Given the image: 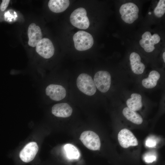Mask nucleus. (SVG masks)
<instances>
[{"label":"nucleus","mask_w":165,"mask_h":165,"mask_svg":"<svg viewBox=\"0 0 165 165\" xmlns=\"http://www.w3.org/2000/svg\"><path fill=\"white\" fill-rule=\"evenodd\" d=\"M92 75L86 72L70 74V101L77 103H90L97 92Z\"/></svg>","instance_id":"obj_1"},{"label":"nucleus","mask_w":165,"mask_h":165,"mask_svg":"<svg viewBox=\"0 0 165 165\" xmlns=\"http://www.w3.org/2000/svg\"><path fill=\"white\" fill-rule=\"evenodd\" d=\"M70 76L67 73L59 75L46 84L44 93L47 100L57 103L70 101Z\"/></svg>","instance_id":"obj_2"},{"label":"nucleus","mask_w":165,"mask_h":165,"mask_svg":"<svg viewBox=\"0 0 165 165\" xmlns=\"http://www.w3.org/2000/svg\"><path fill=\"white\" fill-rule=\"evenodd\" d=\"M97 90L101 93L108 92L111 84L110 73L105 70H100L92 75Z\"/></svg>","instance_id":"obj_3"},{"label":"nucleus","mask_w":165,"mask_h":165,"mask_svg":"<svg viewBox=\"0 0 165 165\" xmlns=\"http://www.w3.org/2000/svg\"><path fill=\"white\" fill-rule=\"evenodd\" d=\"M74 46L76 50L83 51L90 48L94 44L92 35L88 32L83 31H79L73 36Z\"/></svg>","instance_id":"obj_4"},{"label":"nucleus","mask_w":165,"mask_h":165,"mask_svg":"<svg viewBox=\"0 0 165 165\" xmlns=\"http://www.w3.org/2000/svg\"><path fill=\"white\" fill-rule=\"evenodd\" d=\"M70 21L73 26L80 29H86L90 25L86 11L83 8H77L72 12L70 16Z\"/></svg>","instance_id":"obj_5"},{"label":"nucleus","mask_w":165,"mask_h":165,"mask_svg":"<svg viewBox=\"0 0 165 165\" xmlns=\"http://www.w3.org/2000/svg\"><path fill=\"white\" fill-rule=\"evenodd\" d=\"M119 12L122 19L127 23H133L138 17L139 9L136 4L132 2L123 4Z\"/></svg>","instance_id":"obj_6"},{"label":"nucleus","mask_w":165,"mask_h":165,"mask_svg":"<svg viewBox=\"0 0 165 165\" xmlns=\"http://www.w3.org/2000/svg\"><path fill=\"white\" fill-rule=\"evenodd\" d=\"M80 139L88 149L93 151L100 150V140L98 135L94 132L90 130L84 131L81 134Z\"/></svg>","instance_id":"obj_7"},{"label":"nucleus","mask_w":165,"mask_h":165,"mask_svg":"<svg viewBox=\"0 0 165 165\" xmlns=\"http://www.w3.org/2000/svg\"><path fill=\"white\" fill-rule=\"evenodd\" d=\"M37 53L41 57L49 59L54 55V48L51 41L49 38H42L37 43L36 46Z\"/></svg>","instance_id":"obj_8"},{"label":"nucleus","mask_w":165,"mask_h":165,"mask_svg":"<svg viewBox=\"0 0 165 165\" xmlns=\"http://www.w3.org/2000/svg\"><path fill=\"white\" fill-rule=\"evenodd\" d=\"M69 101L57 103L53 105L51 112L54 116L65 118L70 117L73 112V109Z\"/></svg>","instance_id":"obj_9"},{"label":"nucleus","mask_w":165,"mask_h":165,"mask_svg":"<svg viewBox=\"0 0 165 165\" xmlns=\"http://www.w3.org/2000/svg\"><path fill=\"white\" fill-rule=\"evenodd\" d=\"M160 40V38L157 34L152 35L150 32L147 31L142 35L139 44L145 51L149 53L155 49L154 45L159 43Z\"/></svg>","instance_id":"obj_10"},{"label":"nucleus","mask_w":165,"mask_h":165,"mask_svg":"<svg viewBox=\"0 0 165 165\" xmlns=\"http://www.w3.org/2000/svg\"><path fill=\"white\" fill-rule=\"evenodd\" d=\"M118 139L120 146L124 148L138 145L136 138L130 130L127 129H123L119 132Z\"/></svg>","instance_id":"obj_11"},{"label":"nucleus","mask_w":165,"mask_h":165,"mask_svg":"<svg viewBox=\"0 0 165 165\" xmlns=\"http://www.w3.org/2000/svg\"><path fill=\"white\" fill-rule=\"evenodd\" d=\"M38 150V147L36 142H29L20 152L19 154L20 158L24 162H29L34 159Z\"/></svg>","instance_id":"obj_12"},{"label":"nucleus","mask_w":165,"mask_h":165,"mask_svg":"<svg viewBox=\"0 0 165 165\" xmlns=\"http://www.w3.org/2000/svg\"><path fill=\"white\" fill-rule=\"evenodd\" d=\"M28 35L29 38L28 44L32 47L36 46L42 38V34L40 28L34 23L29 25Z\"/></svg>","instance_id":"obj_13"},{"label":"nucleus","mask_w":165,"mask_h":165,"mask_svg":"<svg viewBox=\"0 0 165 165\" xmlns=\"http://www.w3.org/2000/svg\"><path fill=\"white\" fill-rule=\"evenodd\" d=\"M130 60L133 72L137 75L142 74L145 69V66L141 62L140 55L136 52H132L130 54Z\"/></svg>","instance_id":"obj_14"},{"label":"nucleus","mask_w":165,"mask_h":165,"mask_svg":"<svg viewBox=\"0 0 165 165\" xmlns=\"http://www.w3.org/2000/svg\"><path fill=\"white\" fill-rule=\"evenodd\" d=\"M69 4L70 2L68 0H50L48 2V6L52 12L60 13L64 11Z\"/></svg>","instance_id":"obj_15"},{"label":"nucleus","mask_w":165,"mask_h":165,"mask_svg":"<svg viewBox=\"0 0 165 165\" xmlns=\"http://www.w3.org/2000/svg\"><path fill=\"white\" fill-rule=\"evenodd\" d=\"M127 101L126 104L128 107L134 111L140 110L142 107L141 96L138 94L133 93Z\"/></svg>","instance_id":"obj_16"},{"label":"nucleus","mask_w":165,"mask_h":165,"mask_svg":"<svg viewBox=\"0 0 165 165\" xmlns=\"http://www.w3.org/2000/svg\"><path fill=\"white\" fill-rule=\"evenodd\" d=\"M160 77V75L159 72L155 70L152 71L150 72L148 78L142 80V85L146 88H152L156 86Z\"/></svg>","instance_id":"obj_17"},{"label":"nucleus","mask_w":165,"mask_h":165,"mask_svg":"<svg viewBox=\"0 0 165 165\" xmlns=\"http://www.w3.org/2000/svg\"><path fill=\"white\" fill-rule=\"evenodd\" d=\"M124 116L127 119L136 124H140L143 122L141 116L136 111L128 107L125 108L123 110Z\"/></svg>","instance_id":"obj_18"},{"label":"nucleus","mask_w":165,"mask_h":165,"mask_svg":"<svg viewBox=\"0 0 165 165\" xmlns=\"http://www.w3.org/2000/svg\"><path fill=\"white\" fill-rule=\"evenodd\" d=\"M64 150L66 157L69 160H77L80 156L78 148L74 145L66 144L63 147Z\"/></svg>","instance_id":"obj_19"},{"label":"nucleus","mask_w":165,"mask_h":165,"mask_svg":"<svg viewBox=\"0 0 165 165\" xmlns=\"http://www.w3.org/2000/svg\"><path fill=\"white\" fill-rule=\"evenodd\" d=\"M153 13L157 17H161L165 13V0H160L155 8Z\"/></svg>","instance_id":"obj_20"},{"label":"nucleus","mask_w":165,"mask_h":165,"mask_svg":"<svg viewBox=\"0 0 165 165\" xmlns=\"http://www.w3.org/2000/svg\"><path fill=\"white\" fill-rule=\"evenodd\" d=\"M156 157L154 154L148 152L144 156V161L147 163H151L155 161Z\"/></svg>","instance_id":"obj_21"},{"label":"nucleus","mask_w":165,"mask_h":165,"mask_svg":"<svg viewBox=\"0 0 165 165\" xmlns=\"http://www.w3.org/2000/svg\"><path fill=\"white\" fill-rule=\"evenodd\" d=\"M156 140L152 137L148 138L145 141L146 146L149 147H154L156 146Z\"/></svg>","instance_id":"obj_22"},{"label":"nucleus","mask_w":165,"mask_h":165,"mask_svg":"<svg viewBox=\"0 0 165 165\" xmlns=\"http://www.w3.org/2000/svg\"><path fill=\"white\" fill-rule=\"evenodd\" d=\"M9 0H3L1 4L0 9L1 11H4L8 6Z\"/></svg>","instance_id":"obj_23"},{"label":"nucleus","mask_w":165,"mask_h":165,"mask_svg":"<svg viewBox=\"0 0 165 165\" xmlns=\"http://www.w3.org/2000/svg\"><path fill=\"white\" fill-rule=\"evenodd\" d=\"M163 60L164 62H165V52H164L163 53Z\"/></svg>","instance_id":"obj_24"},{"label":"nucleus","mask_w":165,"mask_h":165,"mask_svg":"<svg viewBox=\"0 0 165 165\" xmlns=\"http://www.w3.org/2000/svg\"><path fill=\"white\" fill-rule=\"evenodd\" d=\"M148 14H151V12H149V13H148Z\"/></svg>","instance_id":"obj_25"}]
</instances>
